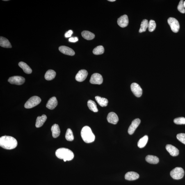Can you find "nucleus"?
Segmentation results:
<instances>
[{
  "instance_id": "obj_1",
  "label": "nucleus",
  "mask_w": 185,
  "mask_h": 185,
  "mask_svg": "<svg viewBox=\"0 0 185 185\" xmlns=\"http://www.w3.org/2000/svg\"><path fill=\"white\" fill-rule=\"evenodd\" d=\"M18 145L17 140L13 137L3 136L0 138V146L7 149H12L16 148Z\"/></svg>"
},
{
  "instance_id": "obj_2",
  "label": "nucleus",
  "mask_w": 185,
  "mask_h": 185,
  "mask_svg": "<svg viewBox=\"0 0 185 185\" xmlns=\"http://www.w3.org/2000/svg\"><path fill=\"white\" fill-rule=\"evenodd\" d=\"M55 154L57 157L63 159L65 162L71 161L74 157L73 152L70 149L65 148H60L57 149Z\"/></svg>"
},
{
  "instance_id": "obj_3",
  "label": "nucleus",
  "mask_w": 185,
  "mask_h": 185,
  "mask_svg": "<svg viewBox=\"0 0 185 185\" xmlns=\"http://www.w3.org/2000/svg\"><path fill=\"white\" fill-rule=\"evenodd\" d=\"M81 136L83 141L86 143H91L95 140V135L92 133L91 129L88 126H85L82 129Z\"/></svg>"
},
{
  "instance_id": "obj_4",
  "label": "nucleus",
  "mask_w": 185,
  "mask_h": 185,
  "mask_svg": "<svg viewBox=\"0 0 185 185\" xmlns=\"http://www.w3.org/2000/svg\"><path fill=\"white\" fill-rule=\"evenodd\" d=\"M41 101L40 97L37 96H33L28 99L24 105L25 108L30 109L40 104Z\"/></svg>"
},
{
  "instance_id": "obj_5",
  "label": "nucleus",
  "mask_w": 185,
  "mask_h": 185,
  "mask_svg": "<svg viewBox=\"0 0 185 185\" xmlns=\"http://www.w3.org/2000/svg\"><path fill=\"white\" fill-rule=\"evenodd\" d=\"M184 171L181 167H177L173 169L170 172V175L174 179L179 180L184 177Z\"/></svg>"
},
{
  "instance_id": "obj_6",
  "label": "nucleus",
  "mask_w": 185,
  "mask_h": 185,
  "mask_svg": "<svg viewBox=\"0 0 185 185\" xmlns=\"http://www.w3.org/2000/svg\"><path fill=\"white\" fill-rule=\"evenodd\" d=\"M168 22L172 32L174 33L178 32L180 25L178 21L174 18L170 17L168 20Z\"/></svg>"
},
{
  "instance_id": "obj_7",
  "label": "nucleus",
  "mask_w": 185,
  "mask_h": 185,
  "mask_svg": "<svg viewBox=\"0 0 185 185\" xmlns=\"http://www.w3.org/2000/svg\"><path fill=\"white\" fill-rule=\"evenodd\" d=\"M8 82L12 84L21 85L25 81V79L22 76H15L10 77L8 80Z\"/></svg>"
},
{
  "instance_id": "obj_8",
  "label": "nucleus",
  "mask_w": 185,
  "mask_h": 185,
  "mask_svg": "<svg viewBox=\"0 0 185 185\" xmlns=\"http://www.w3.org/2000/svg\"><path fill=\"white\" fill-rule=\"evenodd\" d=\"M131 88V91L136 97H141L142 94V89L138 84L136 83L132 84Z\"/></svg>"
},
{
  "instance_id": "obj_9",
  "label": "nucleus",
  "mask_w": 185,
  "mask_h": 185,
  "mask_svg": "<svg viewBox=\"0 0 185 185\" xmlns=\"http://www.w3.org/2000/svg\"><path fill=\"white\" fill-rule=\"evenodd\" d=\"M103 78L101 74L95 73L92 75L90 81L92 84L100 85L103 83Z\"/></svg>"
},
{
  "instance_id": "obj_10",
  "label": "nucleus",
  "mask_w": 185,
  "mask_h": 185,
  "mask_svg": "<svg viewBox=\"0 0 185 185\" xmlns=\"http://www.w3.org/2000/svg\"><path fill=\"white\" fill-rule=\"evenodd\" d=\"M140 123V119L137 118L132 121L128 130V133L130 135L133 134Z\"/></svg>"
},
{
  "instance_id": "obj_11",
  "label": "nucleus",
  "mask_w": 185,
  "mask_h": 185,
  "mask_svg": "<svg viewBox=\"0 0 185 185\" xmlns=\"http://www.w3.org/2000/svg\"><path fill=\"white\" fill-rule=\"evenodd\" d=\"M88 75V72L86 70H80L76 74V80L79 82H82L85 80Z\"/></svg>"
},
{
  "instance_id": "obj_12",
  "label": "nucleus",
  "mask_w": 185,
  "mask_h": 185,
  "mask_svg": "<svg viewBox=\"0 0 185 185\" xmlns=\"http://www.w3.org/2000/svg\"><path fill=\"white\" fill-rule=\"evenodd\" d=\"M118 25L122 28H125L129 24V19L128 16L124 15L119 18L117 21Z\"/></svg>"
},
{
  "instance_id": "obj_13",
  "label": "nucleus",
  "mask_w": 185,
  "mask_h": 185,
  "mask_svg": "<svg viewBox=\"0 0 185 185\" xmlns=\"http://www.w3.org/2000/svg\"><path fill=\"white\" fill-rule=\"evenodd\" d=\"M59 50L63 54L68 55L72 56L75 55V52L73 50L67 46H60L59 48Z\"/></svg>"
},
{
  "instance_id": "obj_14",
  "label": "nucleus",
  "mask_w": 185,
  "mask_h": 185,
  "mask_svg": "<svg viewBox=\"0 0 185 185\" xmlns=\"http://www.w3.org/2000/svg\"><path fill=\"white\" fill-rule=\"evenodd\" d=\"M108 122L114 124H117L119 121L118 115L114 112H111L108 113L107 117Z\"/></svg>"
},
{
  "instance_id": "obj_15",
  "label": "nucleus",
  "mask_w": 185,
  "mask_h": 185,
  "mask_svg": "<svg viewBox=\"0 0 185 185\" xmlns=\"http://www.w3.org/2000/svg\"><path fill=\"white\" fill-rule=\"evenodd\" d=\"M166 150L172 156H177L179 154V151L176 147L170 144H167L166 147Z\"/></svg>"
},
{
  "instance_id": "obj_16",
  "label": "nucleus",
  "mask_w": 185,
  "mask_h": 185,
  "mask_svg": "<svg viewBox=\"0 0 185 185\" xmlns=\"http://www.w3.org/2000/svg\"><path fill=\"white\" fill-rule=\"evenodd\" d=\"M58 101L55 97H53L50 99L46 104V107L48 109L52 110L54 109L57 105Z\"/></svg>"
},
{
  "instance_id": "obj_17",
  "label": "nucleus",
  "mask_w": 185,
  "mask_h": 185,
  "mask_svg": "<svg viewBox=\"0 0 185 185\" xmlns=\"http://www.w3.org/2000/svg\"><path fill=\"white\" fill-rule=\"evenodd\" d=\"M139 177V175L136 172L133 171L128 172L125 175V179L129 181L136 180Z\"/></svg>"
},
{
  "instance_id": "obj_18",
  "label": "nucleus",
  "mask_w": 185,
  "mask_h": 185,
  "mask_svg": "<svg viewBox=\"0 0 185 185\" xmlns=\"http://www.w3.org/2000/svg\"><path fill=\"white\" fill-rule=\"evenodd\" d=\"M47 117L45 115H43L41 116H38L37 117L35 126L37 128L41 127L45 122Z\"/></svg>"
},
{
  "instance_id": "obj_19",
  "label": "nucleus",
  "mask_w": 185,
  "mask_h": 185,
  "mask_svg": "<svg viewBox=\"0 0 185 185\" xmlns=\"http://www.w3.org/2000/svg\"><path fill=\"white\" fill-rule=\"evenodd\" d=\"M51 131L52 132L53 138H56L59 136L60 131L59 126L58 124H54L51 128Z\"/></svg>"
},
{
  "instance_id": "obj_20",
  "label": "nucleus",
  "mask_w": 185,
  "mask_h": 185,
  "mask_svg": "<svg viewBox=\"0 0 185 185\" xmlns=\"http://www.w3.org/2000/svg\"><path fill=\"white\" fill-rule=\"evenodd\" d=\"M0 46L2 47L11 48L12 47L11 44L9 41L4 37L1 36L0 37Z\"/></svg>"
},
{
  "instance_id": "obj_21",
  "label": "nucleus",
  "mask_w": 185,
  "mask_h": 185,
  "mask_svg": "<svg viewBox=\"0 0 185 185\" xmlns=\"http://www.w3.org/2000/svg\"><path fill=\"white\" fill-rule=\"evenodd\" d=\"M19 65L21 68L23 69L24 72L26 74H31L32 72V70L27 64L24 62L21 61L19 63Z\"/></svg>"
},
{
  "instance_id": "obj_22",
  "label": "nucleus",
  "mask_w": 185,
  "mask_h": 185,
  "mask_svg": "<svg viewBox=\"0 0 185 185\" xmlns=\"http://www.w3.org/2000/svg\"><path fill=\"white\" fill-rule=\"evenodd\" d=\"M96 100L99 105L101 107H106L107 106L108 101L107 99L105 98L101 97L99 96H97L95 97Z\"/></svg>"
},
{
  "instance_id": "obj_23",
  "label": "nucleus",
  "mask_w": 185,
  "mask_h": 185,
  "mask_svg": "<svg viewBox=\"0 0 185 185\" xmlns=\"http://www.w3.org/2000/svg\"><path fill=\"white\" fill-rule=\"evenodd\" d=\"M146 161L147 162L151 164H157L159 161V158L157 156L148 155L145 158Z\"/></svg>"
},
{
  "instance_id": "obj_24",
  "label": "nucleus",
  "mask_w": 185,
  "mask_h": 185,
  "mask_svg": "<svg viewBox=\"0 0 185 185\" xmlns=\"http://www.w3.org/2000/svg\"><path fill=\"white\" fill-rule=\"evenodd\" d=\"M56 76V73L52 70H48L46 73L45 78L46 80L50 81L54 79Z\"/></svg>"
},
{
  "instance_id": "obj_25",
  "label": "nucleus",
  "mask_w": 185,
  "mask_h": 185,
  "mask_svg": "<svg viewBox=\"0 0 185 185\" xmlns=\"http://www.w3.org/2000/svg\"><path fill=\"white\" fill-rule=\"evenodd\" d=\"M81 35L84 38L88 40H92L95 37L94 33L87 31H83L81 33Z\"/></svg>"
},
{
  "instance_id": "obj_26",
  "label": "nucleus",
  "mask_w": 185,
  "mask_h": 185,
  "mask_svg": "<svg viewBox=\"0 0 185 185\" xmlns=\"http://www.w3.org/2000/svg\"><path fill=\"white\" fill-rule=\"evenodd\" d=\"M148 141V136L147 135L144 136L140 139L138 143V146L140 148H143L144 147Z\"/></svg>"
},
{
  "instance_id": "obj_27",
  "label": "nucleus",
  "mask_w": 185,
  "mask_h": 185,
  "mask_svg": "<svg viewBox=\"0 0 185 185\" xmlns=\"http://www.w3.org/2000/svg\"><path fill=\"white\" fill-rule=\"evenodd\" d=\"M88 106L89 109L91 111L97 113L98 111L96 103L91 100H88Z\"/></svg>"
},
{
  "instance_id": "obj_28",
  "label": "nucleus",
  "mask_w": 185,
  "mask_h": 185,
  "mask_svg": "<svg viewBox=\"0 0 185 185\" xmlns=\"http://www.w3.org/2000/svg\"><path fill=\"white\" fill-rule=\"evenodd\" d=\"M149 23L148 21L146 19L143 20L142 21L139 31L140 33L146 31L147 28H148Z\"/></svg>"
},
{
  "instance_id": "obj_29",
  "label": "nucleus",
  "mask_w": 185,
  "mask_h": 185,
  "mask_svg": "<svg viewBox=\"0 0 185 185\" xmlns=\"http://www.w3.org/2000/svg\"><path fill=\"white\" fill-rule=\"evenodd\" d=\"M66 139L69 141H72L74 140V136L72 132L70 129L67 130L65 135Z\"/></svg>"
},
{
  "instance_id": "obj_30",
  "label": "nucleus",
  "mask_w": 185,
  "mask_h": 185,
  "mask_svg": "<svg viewBox=\"0 0 185 185\" xmlns=\"http://www.w3.org/2000/svg\"><path fill=\"white\" fill-rule=\"evenodd\" d=\"M104 52V49L102 46H97L94 49L93 51V53L95 55H99L103 54Z\"/></svg>"
},
{
  "instance_id": "obj_31",
  "label": "nucleus",
  "mask_w": 185,
  "mask_h": 185,
  "mask_svg": "<svg viewBox=\"0 0 185 185\" xmlns=\"http://www.w3.org/2000/svg\"><path fill=\"white\" fill-rule=\"evenodd\" d=\"M156 24L153 20H151L149 23L148 29L149 31L152 32L154 31L156 28Z\"/></svg>"
},
{
  "instance_id": "obj_32",
  "label": "nucleus",
  "mask_w": 185,
  "mask_h": 185,
  "mask_svg": "<svg viewBox=\"0 0 185 185\" xmlns=\"http://www.w3.org/2000/svg\"><path fill=\"white\" fill-rule=\"evenodd\" d=\"M174 122L177 124H185V118L184 117H181L175 118Z\"/></svg>"
},
{
  "instance_id": "obj_33",
  "label": "nucleus",
  "mask_w": 185,
  "mask_h": 185,
  "mask_svg": "<svg viewBox=\"0 0 185 185\" xmlns=\"http://www.w3.org/2000/svg\"><path fill=\"white\" fill-rule=\"evenodd\" d=\"M184 1H180L179 4L178 6V9L181 13L184 14L185 13V8L184 5Z\"/></svg>"
},
{
  "instance_id": "obj_34",
  "label": "nucleus",
  "mask_w": 185,
  "mask_h": 185,
  "mask_svg": "<svg viewBox=\"0 0 185 185\" xmlns=\"http://www.w3.org/2000/svg\"><path fill=\"white\" fill-rule=\"evenodd\" d=\"M177 138L180 141L185 144V133H181L178 134Z\"/></svg>"
},
{
  "instance_id": "obj_35",
  "label": "nucleus",
  "mask_w": 185,
  "mask_h": 185,
  "mask_svg": "<svg viewBox=\"0 0 185 185\" xmlns=\"http://www.w3.org/2000/svg\"><path fill=\"white\" fill-rule=\"evenodd\" d=\"M72 33L73 31L72 30H69V31L65 33V37H67H67H70L71 36H72Z\"/></svg>"
},
{
  "instance_id": "obj_36",
  "label": "nucleus",
  "mask_w": 185,
  "mask_h": 185,
  "mask_svg": "<svg viewBox=\"0 0 185 185\" xmlns=\"http://www.w3.org/2000/svg\"><path fill=\"white\" fill-rule=\"evenodd\" d=\"M78 41V38L77 37H70L69 39V41L71 42H76Z\"/></svg>"
},
{
  "instance_id": "obj_37",
  "label": "nucleus",
  "mask_w": 185,
  "mask_h": 185,
  "mask_svg": "<svg viewBox=\"0 0 185 185\" xmlns=\"http://www.w3.org/2000/svg\"><path fill=\"white\" fill-rule=\"evenodd\" d=\"M108 1L111 2H113L115 1V0H108Z\"/></svg>"
},
{
  "instance_id": "obj_38",
  "label": "nucleus",
  "mask_w": 185,
  "mask_h": 185,
  "mask_svg": "<svg viewBox=\"0 0 185 185\" xmlns=\"http://www.w3.org/2000/svg\"><path fill=\"white\" fill-rule=\"evenodd\" d=\"M184 8H185V1H184Z\"/></svg>"
},
{
  "instance_id": "obj_39",
  "label": "nucleus",
  "mask_w": 185,
  "mask_h": 185,
  "mask_svg": "<svg viewBox=\"0 0 185 185\" xmlns=\"http://www.w3.org/2000/svg\"><path fill=\"white\" fill-rule=\"evenodd\" d=\"M3 1H8V0H3Z\"/></svg>"
}]
</instances>
